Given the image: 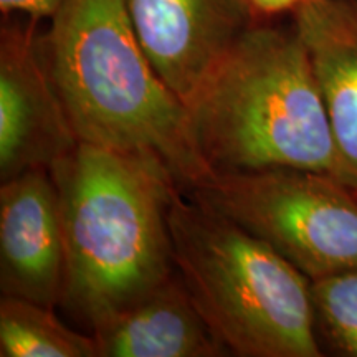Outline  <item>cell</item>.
I'll list each match as a JSON object with an SVG mask.
<instances>
[{"instance_id":"1","label":"cell","mask_w":357,"mask_h":357,"mask_svg":"<svg viewBox=\"0 0 357 357\" xmlns=\"http://www.w3.org/2000/svg\"><path fill=\"white\" fill-rule=\"evenodd\" d=\"M50 174L65 240L60 305L91 333L176 271L169 212L182 187L155 155L82 141Z\"/></svg>"},{"instance_id":"2","label":"cell","mask_w":357,"mask_h":357,"mask_svg":"<svg viewBox=\"0 0 357 357\" xmlns=\"http://www.w3.org/2000/svg\"><path fill=\"white\" fill-rule=\"evenodd\" d=\"M40 45L79 141L155 155L182 190L211 174L189 108L155 73L126 0H65Z\"/></svg>"},{"instance_id":"3","label":"cell","mask_w":357,"mask_h":357,"mask_svg":"<svg viewBox=\"0 0 357 357\" xmlns=\"http://www.w3.org/2000/svg\"><path fill=\"white\" fill-rule=\"evenodd\" d=\"M187 108L195 146L211 172L294 167L334 174L328 113L294 26L258 22Z\"/></svg>"},{"instance_id":"4","label":"cell","mask_w":357,"mask_h":357,"mask_svg":"<svg viewBox=\"0 0 357 357\" xmlns=\"http://www.w3.org/2000/svg\"><path fill=\"white\" fill-rule=\"evenodd\" d=\"M174 263L229 356L321 357L312 281L261 240L181 190L169 212Z\"/></svg>"},{"instance_id":"5","label":"cell","mask_w":357,"mask_h":357,"mask_svg":"<svg viewBox=\"0 0 357 357\" xmlns=\"http://www.w3.org/2000/svg\"><path fill=\"white\" fill-rule=\"evenodd\" d=\"M184 192L311 281L357 270V190L334 174L294 167L212 171Z\"/></svg>"},{"instance_id":"6","label":"cell","mask_w":357,"mask_h":357,"mask_svg":"<svg viewBox=\"0 0 357 357\" xmlns=\"http://www.w3.org/2000/svg\"><path fill=\"white\" fill-rule=\"evenodd\" d=\"M37 24L10 17L0 30V181L32 169L50 171L79 144Z\"/></svg>"},{"instance_id":"7","label":"cell","mask_w":357,"mask_h":357,"mask_svg":"<svg viewBox=\"0 0 357 357\" xmlns=\"http://www.w3.org/2000/svg\"><path fill=\"white\" fill-rule=\"evenodd\" d=\"M155 73L189 105L235 43L263 19L248 0H126Z\"/></svg>"},{"instance_id":"8","label":"cell","mask_w":357,"mask_h":357,"mask_svg":"<svg viewBox=\"0 0 357 357\" xmlns=\"http://www.w3.org/2000/svg\"><path fill=\"white\" fill-rule=\"evenodd\" d=\"M65 288L60 200L50 171L32 169L0 185V289L55 307Z\"/></svg>"},{"instance_id":"9","label":"cell","mask_w":357,"mask_h":357,"mask_svg":"<svg viewBox=\"0 0 357 357\" xmlns=\"http://www.w3.org/2000/svg\"><path fill=\"white\" fill-rule=\"evenodd\" d=\"M291 15L328 113L334 176L357 190V0H305Z\"/></svg>"},{"instance_id":"10","label":"cell","mask_w":357,"mask_h":357,"mask_svg":"<svg viewBox=\"0 0 357 357\" xmlns=\"http://www.w3.org/2000/svg\"><path fill=\"white\" fill-rule=\"evenodd\" d=\"M91 334L98 357L229 356L205 323L177 270Z\"/></svg>"},{"instance_id":"11","label":"cell","mask_w":357,"mask_h":357,"mask_svg":"<svg viewBox=\"0 0 357 357\" xmlns=\"http://www.w3.org/2000/svg\"><path fill=\"white\" fill-rule=\"evenodd\" d=\"M55 307L24 298L0 300L2 357H98L93 334L66 326Z\"/></svg>"},{"instance_id":"12","label":"cell","mask_w":357,"mask_h":357,"mask_svg":"<svg viewBox=\"0 0 357 357\" xmlns=\"http://www.w3.org/2000/svg\"><path fill=\"white\" fill-rule=\"evenodd\" d=\"M312 306L324 354L357 357V270L312 281Z\"/></svg>"},{"instance_id":"13","label":"cell","mask_w":357,"mask_h":357,"mask_svg":"<svg viewBox=\"0 0 357 357\" xmlns=\"http://www.w3.org/2000/svg\"><path fill=\"white\" fill-rule=\"evenodd\" d=\"M65 0H0L3 19L22 17L29 20H50Z\"/></svg>"},{"instance_id":"14","label":"cell","mask_w":357,"mask_h":357,"mask_svg":"<svg viewBox=\"0 0 357 357\" xmlns=\"http://www.w3.org/2000/svg\"><path fill=\"white\" fill-rule=\"evenodd\" d=\"M248 2L258 17L266 20L281 13H293L305 0H248Z\"/></svg>"}]
</instances>
